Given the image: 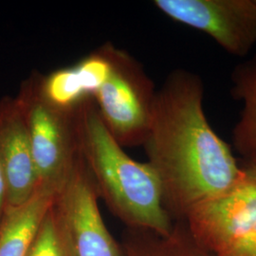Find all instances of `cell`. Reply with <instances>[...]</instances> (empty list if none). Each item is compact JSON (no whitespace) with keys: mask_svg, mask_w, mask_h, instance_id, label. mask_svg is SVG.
<instances>
[{"mask_svg":"<svg viewBox=\"0 0 256 256\" xmlns=\"http://www.w3.org/2000/svg\"><path fill=\"white\" fill-rule=\"evenodd\" d=\"M203 98L198 75L172 72L156 90L142 144L162 184L165 210L174 222L184 220L198 204L229 191L246 176L230 146L210 126Z\"/></svg>","mask_w":256,"mask_h":256,"instance_id":"obj_1","label":"cell"},{"mask_svg":"<svg viewBox=\"0 0 256 256\" xmlns=\"http://www.w3.org/2000/svg\"><path fill=\"white\" fill-rule=\"evenodd\" d=\"M79 152L110 210L131 229L168 236L174 226L162 184L148 162L133 160L106 128L92 97L77 108Z\"/></svg>","mask_w":256,"mask_h":256,"instance_id":"obj_2","label":"cell"},{"mask_svg":"<svg viewBox=\"0 0 256 256\" xmlns=\"http://www.w3.org/2000/svg\"><path fill=\"white\" fill-rule=\"evenodd\" d=\"M40 72L21 82L16 100L27 126L38 178V189L57 192L78 160L79 142L75 110L50 101L43 92Z\"/></svg>","mask_w":256,"mask_h":256,"instance_id":"obj_3","label":"cell"},{"mask_svg":"<svg viewBox=\"0 0 256 256\" xmlns=\"http://www.w3.org/2000/svg\"><path fill=\"white\" fill-rule=\"evenodd\" d=\"M108 46L110 72L92 99L120 146H142L155 104L154 82L134 57L110 43Z\"/></svg>","mask_w":256,"mask_h":256,"instance_id":"obj_4","label":"cell"},{"mask_svg":"<svg viewBox=\"0 0 256 256\" xmlns=\"http://www.w3.org/2000/svg\"><path fill=\"white\" fill-rule=\"evenodd\" d=\"M99 194L81 155L52 209L70 256H124L102 218Z\"/></svg>","mask_w":256,"mask_h":256,"instance_id":"obj_5","label":"cell"},{"mask_svg":"<svg viewBox=\"0 0 256 256\" xmlns=\"http://www.w3.org/2000/svg\"><path fill=\"white\" fill-rule=\"evenodd\" d=\"M169 18L212 37L224 50L246 56L256 44V0H155Z\"/></svg>","mask_w":256,"mask_h":256,"instance_id":"obj_6","label":"cell"},{"mask_svg":"<svg viewBox=\"0 0 256 256\" xmlns=\"http://www.w3.org/2000/svg\"><path fill=\"white\" fill-rule=\"evenodd\" d=\"M182 221L200 246L220 256L256 224V178L246 173L229 191L198 204Z\"/></svg>","mask_w":256,"mask_h":256,"instance_id":"obj_7","label":"cell"},{"mask_svg":"<svg viewBox=\"0 0 256 256\" xmlns=\"http://www.w3.org/2000/svg\"><path fill=\"white\" fill-rule=\"evenodd\" d=\"M0 164L7 185L9 210L27 202L38 189L32 144L16 97L0 99Z\"/></svg>","mask_w":256,"mask_h":256,"instance_id":"obj_8","label":"cell"},{"mask_svg":"<svg viewBox=\"0 0 256 256\" xmlns=\"http://www.w3.org/2000/svg\"><path fill=\"white\" fill-rule=\"evenodd\" d=\"M56 194L37 189L24 204L6 210L0 223V256H28Z\"/></svg>","mask_w":256,"mask_h":256,"instance_id":"obj_9","label":"cell"},{"mask_svg":"<svg viewBox=\"0 0 256 256\" xmlns=\"http://www.w3.org/2000/svg\"><path fill=\"white\" fill-rule=\"evenodd\" d=\"M232 96L243 102L240 120L232 130L234 150L243 158L242 168L256 167V54L232 74Z\"/></svg>","mask_w":256,"mask_h":256,"instance_id":"obj_10","label":"cell"},{"mask_svg":"<svg viewBox=\"0 0 256 256\" xmlns=\"http://www.w3.org/2000/svg\"><path fill=\"white\" fill-rule=\"evenodd\" d=\"M122 248L124 256H214L196 242L184 221H174L168 236L128 228Z\"/></svg>","mask_w":256,"mask_h":256,"instance_id":"obj_11","label":"cell"},{"mask_svg":"<svg viewBox=\"0 0 256 256\" xmlns=\"http://www.w3.org/2000/svg\"><path fill=\"white\" fill-rule=\"evenodd\" d=\"M41 84L50 101L66 110H75L90 97L82 88L74 66L57 70L48 75L42 74Z\"/></svg>","mask_w":256,"mask_h":256,"instance_id":"obj_12","label":"cell"},{"mask_svg":"<svg viewBox=\"0 0 256 256\" xmlns=\"http://www.w3.org/2000/svg\"><path fill=\"white\" fill-rule=\"evenodd\" d=\"M28 256H70L52 206L46 212Z\"/></svg>","mask_w":256,"mask_h":256,"instance_id":"obj_13","label":"cell"},{"mask_svg":"<svg viewBox=\"0 0 256 256\" xmlns=\"http://www.w3.org/2000/svg\"><path fill=\"white\" fill-rule=\"evenodd\" d=\"M218 256H256V224Z\"/></svg>","mask_w":256,"mask_h":256,"instance_id":"obj_14","label":"cell"},{"mask_svg":"<svg viewBox=\"0 0 256 256\" xmlns=\"http://www.w3.org/2000/svg\"><path fill=\"white\" fill-rule=\"evenodd\" d=\"M7 202H8L7 185H6V180L3 174L2 167L0 164V223L7 210Z\"/></svg>","mask_w":256,"mask_h":256,"instance_id":"obj_15","label":"cell"},{"mask_svg":"<svg viewBox=\"0 0 256 256\" xmlns=\"http://www.w3.org/2000/svg\"><path fill=\"white\" fill-rule=\"evenodd\" d=\"M243 169H244V171H245L247 174L256 178V167H252V168H243Z\"/></svg>","mask_w":256,"mask_h":256,"instance_id":"obj_16","label":"cell"}]
</instances>
